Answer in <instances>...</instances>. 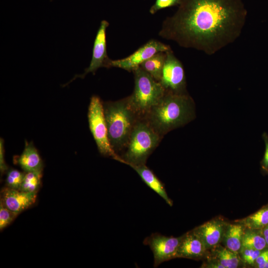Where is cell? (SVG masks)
<instances>
[{"mask_svg": "<svg viewBox=\"0 0 268 268\" xmlns=\"http://www.w3.org/2000/svg\"><path fill=\"white\" fill-rule=\"evenodd\" d=\"M247 15L242 0H180L177 11L163 21L158 35L211 56L239 37Z\"/></svg>", "mask_w": 268, "mask_h": 268, "instance_id": "6da1fadb", "label": "cell"}, {"mask_svg": "<svg viewBox=\"0 0 268 268\" xmlns=\"http://www.w3.org/2000/svg\"><path fill=\"white\" fill-rule=\"evenodd\" d=\"M193 115V102L188 94L166 91L145 119L162 136L171 130L189 122Z\"/></svg>", "mask_w": 268, "mask_h": 268, "instance_id": "7a4b0ae2", "label": "cell"}, {"mask_svg": "<svg viewBox=\"0 0 268 268\" xmlns=\"http://www.w3.org/2000/svg\"><path fill=\"white\" fill-rule=\"evenodd\" d=\"M103 108L109 140L116 153L127 146L139 118L130 106L128 97L106 102L103 104Z\"/></svg>", "mask_w": 268, "mask_h": 268, "instance_id": "3957f363", "label": "cell"}, {"mask_svg": "<svg viewBox=\"0 0 268 268\" xmlns=\"http://www.w3.org/2000/svg\"><path fill=\"white\" fill-rule=\"evenodd\" d=\"M161 137L145 118H139L131 133L127 150L119 161L129 166L145 165Z\"/></svg>", "mask_w": 268, "mask_h": 268, "instance_id": "277c9868", "label": "cell"}, {"mask_svg": "<svg viewBox=\"0 0 268 268\" xmlns=\"http://www.w3.org/2000/svg\"><path fill=\"white\" fill-rule=\"evenodd\" d=\"M133 72L134 88L132 94L128 97V102L138 117L142 118L160 101L166 91L159 81L140 67Z\"/></svg>", "mask_w": 268, "mask_h": 268, "instance_id": "5b68a950", "label": "cell"}, {"mask_svg": "<svg viewBox=\"0 0 268 268\" xmlns=\"http://www.w3.org/2000/svg\"><path fill=\"white\" fill-rule=\"evenodd\" d=\"M88 119L90 132L99 152L102 155L111 156L119 161L120 157L113 149L109 140L103 103L97 96L93 95L90 99Z\"/></svg>", "mask_w": 268, "mask_h": 268, "instance_id": "8992f818", "label": "cell"}, {"mask_svg": "<svg viewBox=\"0 0 268 268\" xmlns=\"http://www.w3.org/2000/svg\"><path fill=\"white\" fill-rule=\"evenodd\" d=\"M159 82L166 91L185 93L186 81L184 67L171 49L166 52V58Z\"/></svg>", "mask_w": 268, "mask_h": 268, "instance_id": "52a82bcc", "label": "cell"}, {"mask_svg": "<svg viewBox=\"0 0 268 268\" xmlns=\"http://www.w3.org/2000/svg\"><path fill=\"white\" fill-rule=\"evenodd\" d=\"M171 49L169 45L155 39H151L128 57L122 59L112 60L111 67L133 71L142 63L157 53L167 52Z\"/></svg>", "mask_w": 268, "mask_h": 268, "instance_id": "ba28073f", "label": "cell"}, {"mask_svg": "<svg viewBox=\"0 0 268 268\" xmlns=\"http://www.w3.org/2000/svg\"><path fill=\"white\" fill-rule=\"evenodd\" d=\"M182 236L168 237L156 233L144 239L143 244L149 246L153 253L154 267H157L164 262L176 258Z\"/></svg>", "mask_w": 268, "mask_h": 268, "instance_id": "9c48e42d", "label": "cell"}, {"mask_svg": "<svg viewBox=\"0 0 268 268\" xmlns=\"http://www.w3.org/2000/svg\"><path fill=\"white\" fill-rule=\"evenodd\" d=\"M109 25L107 21H101L94 40L89 66L82 74L76 75V77L83 78L89 72L94 73L100 67H111L112 60L108 57L107 53L106 29Z\"/></svg>", "mask_w": 268, "mask_h": 268, "instance_id": "30bf717a", "label": "cell"}, {"mask_svg": "<svg viewBox=\"0 0 268 268\" xmlns=\"http://www.w3.org/2000/svg\"><path fill=\"white\" fill-rule=\"evenodd\" d=\"M37 194L6 187L1 191L0 201L7 208L18 215L35 203Z\"/></svg>", "mask_w": 268, "mask_h": 268, "instance_id": "8fae6325", "label": "cell"}, {"mask_svg": "<svg viewBox=\"0 0 268 268\" xmlns=\"http://www.w3.org/2000/svg\"><path fill=\"white\" fill-rule=\"evenodd\" d=\"M228 224L221 218H214L193 230L209 250L216 247L222 241Z\"/></svg>", "mask_w": 268, "mask_h": 268, "instance_id": "7c38bea8", "label": "cell"}, {"mask_svg": "<svg viewBox=\"0 0 268 268\" xmlns=\"http://www.w3.org/2000/svg\"><path fill=\"white\" fill-rule=\"evenodd\" d=\"M182 236L176 258L198 260L205 256L208 250L201 239L194 230Z\"/></svg>", "mask_w": 268, "mask_h": 268, "instance_id": "4fadbf2b", "label": "cell"}, {"mask_svg": "<svg viewBox=\"0 0 268 268\" xmlns=\"http://www.w3.org/2000/svg\"><path fill=\"white\" fill-rule=\"evenodd\" d=\"M17 162L25 172H42L43 168L42 160L32 142H25L24 150L18 157Z\"/></svg>", "mask_w": 268, "mask_h": 268, "instance_id": "5bb4252c", "label": "cell"}, {"mask_svg": "<svg viewBox=\"0 0 268 268\" xmlns=\"http://www.w3.org/2000/svg\"><path fill=\"white\" fill-rule=\"evenodd\" d=\"M134 169L140 177L142 181L153 191L160 196L166 202L172 206L173 201L168 196L166 189L162 182L153 172L147 168L145 164L130 166Z\"/></svg>", "mask_w": 268, "mask_h": 268, "instance_id": "9a60e30c", "label": "cell"}, {"mask_svg": "<svg viewBox=\"0 0 268 268\" xmlns=\"http://www.w3.org/2000/svg\"><path fill=\"white\" fill-rule=\"evenodd\" d=\"M245 228L243 224L237 221L234 223H228L222 240L225 247L239 254L242 248Z\"/></svg>", "mask_w": 268, "mask_h": 268, "instance_id": "2e32d148", "label": "cell"}, {"mask_svg": "<svg viewBox=\"0 0 268 268\" xmlns=\"http://www.w3.org/2000/svg\"><path fill=\"white\" fill-rule=\"evenodd\" d=\"M166 58V52L157 53L139 66L155 80L160 81Z\"/></svg>", "mask_w": 268, "mask_h": 268, "instance_id": "e0dca14e", "label": "cell"}, {"mask_svg": "<svg viewBox=\"0 0 268 268\" xmlns=\"http://www.w3.org/2000/svg\"><path fill=\"white\" fill-rule=\"evenodd\" d=\"M214 248L215 258L224 268H237L240 266L242 260L238 254L219 245Z\"/></svg>", "mask_w": 268, "mask_h": 268, "instance_id": "ac0fdd59", "label": "cell"}, {"mask_svg": "<svg viewBox=\"0 0 268 268\" xmlns=\"http://www.w3.org/2000/svg\"><path fill=\"white\" fill-rule=\"evenodd\" d=\"M261 229H252L246 228L243 239L242 247L258 250H264L267 244Z\"/></svg>", "mask_w": 268, "mask_h": 268, "instance_id": "d6986e66", "label": "cell"}, {"mask_svg": "<svg viewBox=\"0 0 268 268\" xmlns=\"http://www.w3.org/2000/svg\"><path fill=\"white\" fill-rule=\"evenodd\" d=\"M237 222L243 224L247 228L262 229L268 224V207L261 208Z\"/></svg>", "mask_w": 268, "mask_h": 268, "instance_id": "ffe728a7", "label": "cell"}, {"mask_svg": "<svg viewBox=\"0 0 268 268\" xmlns=\"http://www.w3.org/2000/svg\"><path fill=\"white\" fill-rule=\"evenodd\" d=\"M42 177V172H25L20 190L26 192L37 193L41 185Z\"/></svg>", "mask_w": 268, "mask_h": 268, "instance_id": "44dd1931", "label": "cell"}, {"mask_svg": "<svg viewBox=\"0 0 268 268\" xmlns=\"http://www.w3.org/2000/svg\"><path fill=\"white\" fill-rule=\"evenodd\" d=\"M24 173L16 169H11L7 171L6 185L7 187L15 190H20L22 185Z\"/></svg>", "mask_w": 268, "mask_h": 268, "instance_id": "7402d4cb", "label": "cell"}, {"mask_svg": "<svg viewBox=\"0 0 268 268\" xmlns=\"http://www.w3.org/2000/svg\"><path fill=\"white\" fill-rule=\"evenodd\" d=\"M17 215L0 202V229L3 230L9 225Z\"/></svg>", "mask_w": 268, "mask_h": 268, "instance_id": "603a6c76", "label": "cell"}, {"mask_svg": "<svg viewBox=\"0 0 268 268\" xmlns=\"http://www.w3.org/2000/svg\"><path fill=\"white\" fill-rule=\"evenodd\" d=\"M263 250L242 247L239 254L243 262L249 265H254L256 260Z\"/></svg>", "mask_w": 268, "mask_h": 268, "instance_id": "cb8c5ba5", "label": "cell"}, {"mask_svg": "<svg viewBox=\"0 0 268 268\" xmlns=\"http://www.w3.org/2000/svg\"><path fill=\"white\" fill-rule=\"evenodd\" d=\"M180 0H156L154 3L150 7L149 12L151 14H154L160 9L178 6Z\"/></svg>", "mask_w": 268, "mask_h": 268, "instance_id": "d4e9b609", "label": "cell"}, {"mask_svg": "<svg viewBox=\"0 0 268 268\" xmlns=\"http://www.w3.org/2000/svg\"><path fill=\"white\" fill-rule=\"evenodd\" d=\"M255 264L259 268H268V249L261 252Z\"/></svg>", "mask_w": 268, "mask_h": 268, "instance_id": "484cf974", "label": "cell"}, {"mask_svg": "<svg viewBox=\"0 0 268 268\" xmlns=\"http://www.w3.org/2000/svg\"><path fill=\"white\" fill-rule=\"evenodd\" d=\"M262 137L265 144V151L262 165L265 170L268 171V135L266 133H264Z\"/></svg>", "mask_w": 268, "mask_h": 268, "instance_id": "4316f807", "label": "cell"}, {"mask_svg": "<svg viewBox=\"0 0 268 268\" xmlns=\"http://www.w3.org/2000/svg\"><path fill=\"white\" fill-rule=\"evenodd\" d=\"M3 140L0 138V169L2 173H3L7 170V166L4 161V146Z\"/></svg>", "mask_w": 268, "mask_h": 268, "instance_id": "83f0119b", "label": "cell"}, {"mask_svg": "<svg viewBox=\"0 0 268 268\" xmlns=\"http://www.w3.org/2000/svg\"><path fill=\"white\" fill-rule=\"evenodd\" d=\"M202 268H224V267L215 259L208 260L205 264L202 265Z\"/></svg>", "mask_w": 268, "mask_h": 268, "instance_id": "f1b7e54d", "label": "cell"}, {"mask_svg": "<svg viewBox=\"0 0 268 268\" xmlns=\"http://www.w3.org/2000/svg\"><path fill=\"white\" fill-rule=\"evenodd\" d=\"M262 230L265 241L267 245H268V224L264 227Z\"/></svg>", "mask_w": 268, "mask_h": 268, "instance_id": "f546056e", "label": "cell"}, {"mask_svg": "<svg viewBox=\"0 0 268 268\" xmlns=\"http://www.w3.org/2000/svg\"></svg>", "mask_w": 268, "mask_h": 268, "instance_id": "4dcf8cb0", "label": "cell"}]
</instances>
